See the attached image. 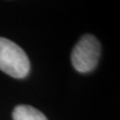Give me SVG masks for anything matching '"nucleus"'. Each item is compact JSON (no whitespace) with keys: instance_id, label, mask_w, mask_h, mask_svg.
Returning <instances> with one entry per match:
<instances>
[{"instance_id":"nucleus-1","label":"nucleus","mask_w":120,"mask_h":120,"mask_svg":"<svg viewBox=\"0 0 120 120\" xmlns=\"http://www.w3.org/2000/svg\"><path fill=\"white\" fill-rule=\"evenodd\" d=\"M0 70L17 79L25 78L30 72V61L25 51L4 37H0Z\"/></svg>"},{"instance_id":"nucleus-2","label":"nucleus","mask_w":120,"mask_h":120,"mask_svg":"<svg viewBox=\"0 0 120 120\" xmlns=\"http://www.w3.org/2000/svg\"><path fill=\"white\" fill-rule=\"evenodd\" d=\"M101 55V45L95 36L85 34L75 44L71 52V63L80 73H88L95 69Z\"/></svg>"},{"instance_id":"nucleus-3","label":"nucleus","mask_w":120,"mask_h":120,"mask_svg":"<svg viewBox=\"0 0 120 120\" xmlns=\"http://www.w3.org/2000/svg\"><path fill=\"white\" fill-rule=\"evenodd\" d=\"M13 120H48L42 112L30 105H17L12 112Z\"/></svg>"}]
</instances>
